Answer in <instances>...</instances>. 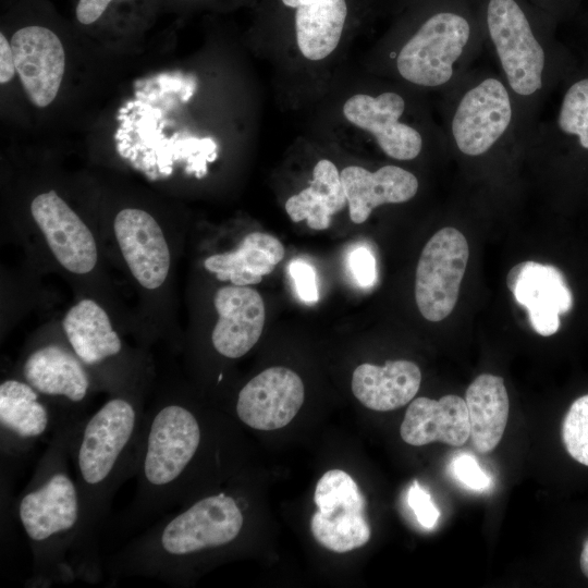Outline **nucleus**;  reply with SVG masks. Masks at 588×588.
<instances>
[{
    "label": "nucleus",
    "instance_id": "f257e3e1",
    "mask_svg": "<svg viewBox=\"0 0 588 588\" xmlns=\"http://www.w3.org/2000/svg\"><path fill=\"white\" fill-rule=\"evenodd\" d=\"M76 424L59 425L51 433L16 500V516L32 552L28 587L76 579L95 584L102 577L98 547L88 537L83 500L70 471L69 443Z\"/></svg>",
    "mask_w": 588,
    "mask_h": 588
},
{
    "label": "nucleus",
    "instance_id": "f03ea898",
    "mask_svg": "<svg viewBox=\"0 0 588 588\" xmlns=\"http://www.w3.org/2000/svg\"><path fill=\"white\" fill-rule=\"evenodd\" d=\"M488 50L514 95L526 137L579 57L529 0H479Z\"/></svg>",
    "mask_w": 588,
    "mask_h": 588
},
{
    "label": "nucleus",
    "instance_id": "7ed1b4c3",
    "mask_svg": "<svg viewBox=\"0 0 588 588\" xmlns=\"http://www.w3.org/2000/svg\"><path fill=\"white\" fill-rule=\"evenodd\" d=\"M485 50L479 0H431L380 49L378 70L420 94L441 96Z\"/></svg>",
    "mask_w": 588,
    "mask_h": 588
},
{
    "label": "nucleus",
    "instance_id": "20e7f679",
    "mask_svg": "<svg viewBox=\"0 0 588 588\" xmlns=\"http://www.w3.org/2000/svg\"><path fill=\"white\" fill-rule=\"evenodd\" d=\"M206 427L193 406L171 396L146 412L136 490L121 522L124 528L144 526L174 505L192 502Z\"/></svg>",
    "mask_w": 588,
    "mask_h": 588
},
{
    "label": "nucleus",
    "instance_id": "39448f33",
    "mask_svg": "<svg viewBox=\"0 0 588 588\" xmlns=\"http://www.w3.org/2000/svg\"><path fill=\"white\" fill-rule=\"evenodd\" d=\"M145 414L139 397L117 394L72 430L70 461L83 500L87 534L96 547L115 492L137 473Z\"/></svg>",
    "mask_w": 588,
    "mask_h": 588
},
{
    "label": "nucleus",
    "instance_id": "423d86ee",
    "mask_svg": "<svg viewBox=\"0 0 588 588\" xmlns=\"http://www.w3.org/2000/svg\"><path fill=\"white\" fill-rule=\"evenodd\" d=\"M441 98V127L458 158L487 166L524 155L517 102L497 71L473 68Z\"/></svg>",
    "mask_w": 588,
    "mask_h": 588
},
{
    "label": "nucleus",
    "instance_id": "0eeeda50",
    "mask_svg": "<svg viewBox=\"0 0 588 588\" xmlns=\"http://www.w3.org/2000/svg\"><path fill=\"white\" fill-rule=\"evenodd\" d=\"M421 95L400 83L382 85L347 98L342 112L387 157L413 161L428 149L448 147L442 127L432 120Z\"/></svg>",
    "mask_w": 588,
    "mask_h": 588
},
{
    "label": "nucleus",
    "instance_id": "6e6552de",
    "mask_svg": "<svg viewBox=\"0 0 588 588\" xmlns=\"http://www.w3.org/2000/svg\"><path fill=\"white\" fill-rule=\"evenodd\" d=\"M558 91L559 100L551 115L538 119L530 128L524 155L546 164L585 163L588 160V59L579 57Z\"/></svg>",
    "mask_w": 588,
    "mask_h": 588
},
{
    "label": "nucleus",
    "instance_id": "1a4fd4ad",
    "mask_svg": "<svg viewBox=\"0 0 588 588\" xmlns=\"http://www.w3.org/2000/svg\"><path fill=\"white\" fill-rule=\"evenodd\" d=\"M22 379L45 397L59 424H76L85 416L94 378L73 350L59 343L33 348L21 367Z\"/></svg>",
    "mask_w": 588,
    "mask_h": 588
},
{
    "label": "nucleus",
    "instance_id": "9d476101",
    "mask_svg": "<svg viewBox=\"0 0 588 588\" xmlns=\"http://www.w3.org/2000/svg\"><path fill=\"white\" fill-rule=\"evenodd\" d=\"M314 501L318 510L311 516L310 530L320 546L345 553L369 541L365 497L347 473L326 471L316 485Z\"/></svg>",
    "mask_w": 588,
    "mask_h": 588
},
{
    "label": "nucleus",
    "instance_id": "9b49d317",
    "mask_svg": "<svg viewBox=\"0 0 588 588\" xmlns=\"http://www.w3.org/2000/svg\"><path fill=\"white\" fill-rule=\"evenodd\" d=\"M468 257L467 241L455 228L440 229L426 243L415 278V299L425 319L437 322L452 313Z\"/></svg>",
    "mask_w": 588,
    "mask_h": 588
},
{
    "label": "nucleus",
    "instance_id": "f8f14e48",
    "mask_svg": "<svg viewBox=\"0 0 588 588\" xmlns=\"http://www.w3.org/2000/svg\"><path fill=\"white\" fill-rule=\"evenodd\" d=\"M59 425L50 403L24 379L9 378L1 382V465L21 460Z\"/></svg>",
    "mask_w": 588,
    "mask_h": 588
},
{
    "label": "nucleus",
    "instance_id": "ddd939ff",
    "mask_svg": "<svg viewBox=\"0 0 588 588\" xmlns=\"http://www.w3.org/2000/svg\"><path fill=\"white\" fill-rule=\"evenodd\" d=\"M14 65L33 105L49 106L57 97L65 70V53L59 36L49 27L29 24L11 37Z\"/></svg>",
    "mask_w": 588,
    "mask_h": 588
},
{
    "label": "nucleus",
    "instance_id": "4468645a",
    "mask_svg": "<svg viewBox=\"0 0 588 588\" xmlns=\"http://www.w3.org/2000/svg\"><path fill=\"white\" fill-rule=\"evenodd\" d=\"M304 396V383L295 371L270 367L238 391L235 412L237 418L253 429L275 430L292 421Z\"/></svg>",
    "mask_w": 588,
    "mask_h": 588
},
{
    "label": "nucleus",
    "instance_id": "2eb2a0df",
    "mask_svg": "<svg viewBox=\"0 0 588 588\" xmlns=\"http://www.w3.org/2000/svg\"><path fill=\"white\" fill-rule=\"evenodd\" d=\"M30 212L59 264L72 273L86 274L96 266L95 238L77 213L49 191L36 196Z\"/></svg>",
    "mask_w": 588,
    "mask_h": 588
},
{
    "label": "nucleus",
    "instance_id": "dca6fc26",
    "mask_svg": "<svg viewBox=\"0 0 588 588\" xmlns=\"http://www.w3.org/2000/svg\"><path fill=\"white\" fill-rule=\"evenodd\" d=\"M506 285L517 303L527 308L531 327L543 336L559 330V316L573 306L563 274L550 265L522 261L509 271Z\"/></svg>",
    "mask_w": 588,
    "mask_h": 588
},
{
    "label": "nucleus",
    "instance_id": "f3484780",
    "mask_svg": "<svg viewBox=\"0 0 588 588\" xmlns=\"http://www.w3.org/2000/svg\"><path fill=\"white\" fill-rule=\"evenodd\" d=\"M113 228L136 281L148 290L160 287L169 273L170 250L156 219L145 210L125 208L115 216Z\"/></svg>",
    "mask_w": 588,
    "mask_h": 588
},
{
    "label": "nucleus",
    "instance_id": "a211bd4d",
    "mask_svg": "<svg viewBox=\"0 0 588 588\" xmlns=\"http://www.w3.org/2000/svg\"><path fill=\"white\" fill-rule=\"evenodd\" d=\"M219 318L211 343L215 351L230 359L248 353L258 342L265 326V303L256 290L243 285L220 287L213 297Z\"/></svg>",
    "mask_w": 588,
    "mask_h": 588
},
{
    "label": "nucleus",
    "instance_id": "6ab92c4d",
    "mask_svg": "<svg viewBox=\"0 0 588 588\" xmlns=\"http://www.w3.org/2000/svg\"><path fill=\"white\" fill-rule=\"evenodd\" d=\"M350 218L364 223L382 205H399L412 200L419 191L417 176L405 168L385 164L375 171L348 166L341 171Z\"/></svg>",
    "mask_w": 588,
    "mask_h": 588
},
{
    "label": "nucleus",
    "instance_id": "aec40b11",
    "mask_svg": "<svg viewBox=\"0 0 588 588\" xmlns=\"http://www.w3.org/2000/svg\"><path fill=\"white\" fill-rule=\"evenodd\" d=\"M400 434L404 442L416 446L433 441L464 444L470 436L465 400L452 394L440 400L415 399L406 409Z\"/></svg>",
    "mask_w": 588,
    "mask_h": 588
},
{
    "label": "nucleus",
    "instance_id": "412c9836",
    "mask_svg": "<svg viewBox=\"0 0 588 588\" xmlns=\"http://www.w3.org/2000/svg\"><path fill=\"white\" fill-rule=\"evenodd\" d=\"M421 372L409 360H389L384 366L362 364L352 376V392L367 408L393 411L406 405L419 390Z\"/></svg>",
    "mask_w": 588,
    "mask_h": 588
},
{
    "label": "nucleus",
    "instance_id": "4be33fe9",
    "mask_svg": "<svg viewBox=\"0 0 588 588\" xmlns=\"http://www.w3.org/2000/svg\"><path fill=\"white\" fill-rule=\"evenodd\" d=\"M62 327L69 345L87 369H100L122 354V341L109 316L93 299H83L71 307Z\"/></svg>",
    "mask_w": 588,
    "mask_h": 588
},
{
    "label": "nucleus",
    "instance_id": "5701e85b",
    "mask_svg": "<svg viewBox=\"0 0 588 588\" xmlns=\"http://www.w3.org/2000/svg\"><path fill=\"white\" fill-rule=\"evenodd\" d=\"M295 9L294 24L299 53L308 61H321L338 48L345 26V0H282Z\"/></svg>",
    "mask_w": 588,
    "mask_h": 588
},
{
    "label": "nucleus",
    "instance_id": "b1692460",
    "mask_svg": "<svg viewBox=\"0 0 588 588\" xmlns=\"http://www.w3.org/2000/svg\"><path fill=\"white\" fill-rule=\"evenodd\" d=\"M284 257L282 243L265 232H252L243 237L237 248L207 257L204 266L220 281L234 285H253L271 273Z\"/></svg>",
    "mask_w": 588,
    "mask_h": 588
},
{
    "label": "nucleus",
    "instance_id": "393cba45",
    "mask_svg": "<svg viewBox=\"0 0 588 588\" xmlns=\"http://www.w3.org/2000/svg\"><path fill=\"white\" fill-rule=\"evenodd\" d=\"M470 438L480 453L492 451L500 442L509 417V395L501 377L478 376L466 391Z\"/></svg>",
    "mask_w": 588,
    "mask_h": 588
},
{
    "label": "nucleus",
    "instance_id": "a878e982",
    "mask_svg": "<svg viewBox=\"0 0 588 588\" xmlns=\"http://www.w3.org/2000/svg\"><path fill=\"white\" fill-rule=\"evenodd\" d=\"M346 205L341 172L331 160L321 159L313 169L309 185L287 198L284 208L293 222L306 220L310 229L321 231Z\"/></svg>",
    "mask_w": 588,
    "mask_h": 588
},
{
    "label": "nucleus",
    "instance_id": "bb28decb",
    "mask_svg": "<svg viewBox=\"0 0 588 588\" xmlns=\"http://www.w3.org/2000/svg\"><path fill=\"white\" fill-rule=\"evenodd\" d=\"M562 440L568 454L588 466V394L575 400L562 425Z\"/></svg>",
    "mask_w": 588,
    "mask_h": 588
},
{
    "label": "nucleus",
    "instance_id": "cd10ccee",
    "mask_svg": "<svg viewBox=\"0 0 588 588\" xmlns=\"http://www.w3.org/2000/svg\"><path fill=\"white\" fill-rule=\"evenodd\" d=\"M450 467L453 476L473 490L482 491L490 485L489 476L480 468L476 458L469 454L455 456Z\"/></svg>",
    "mask_w": 588,
    "mask_h": 588
},
{
    "label": "nucleus",
    "instance_id": "c85d7f7f",
    "mask_svg": "<svg viewBox=\"0 0 588 588\" xmlns=\"http://www.w3.org/2000/svg\"><path fill=\"white\" fill-rule=\"evenodd\" d=\"M407 503L422 527L431 529L436 526L440 512L429 492L420 487L417 480L408 489Z\"/></svg>",
    "mask_w": 588,
    "mask_h": 588
},
{
    "label": "nucleus",
    "instance_id": "c756f323",
    "mask_svg": "<svg viewBox=\"0 0 588 588\" xmlns=\"http://www.w3.org/2000/svg\"><path fill=\"white\" fill-rule=\"evenodd\" d=\"M291 278L301 301L306 304L318 302V287L314 268L306 261L296 259L289 266Z\"/></svg>",
    "mask_w": 588,
    "mask_h": 588
},
{
    "label": "nucleus",
    "instance_id": "7c9ffc66",
    "mask_svg": "<svg viewBox=\"0 0 588 588\" xmlns=\"http://www.w3.org/2000/svg\"><path fill=\"white\" fill-rule=\"evenodd\" d=\"M348 266L356 282L362 286H370L376 279V260L372 253L364 247L351 252Z\"/></svg>",
    "mask_w": 588,
    "mask_h": 588
},
{
    "label": "nucleus",
    "instance_id": "2f4dec72",
    "mask_svg": "<svg viewBox=\"0 0 588 588\" xmlns=\"http://www.w3.org/2000/svg\"><path fill=\"white\" fill-rule=\"evenodd\" d=\"M112 0H77L75 19L83 26L99 22Z\"/></svg>",
    "mask_w": 588,
    "mask_h": 588
},
{
    "label": "nucleus",
    "instance_id": "473e14b6",
    "mask_svg": "<svg viewBox=\"0 0 588 588\" xmlns=\"http://www.w3.org/2000/svg\"><path fill=\"white\" fill-rule=\"evenodd\" d=\"M15 65L11 42L0 33V83H9L15 74Z\"/></svg>",
    "mask_w": 588,
    "mask_h": 588
},
{
    "label": "nucleus",
    "instance_id": "72a5a7b5",
    "mask_svg": "<svg viewBox=\"0 0 588 588\" xmlns=\"http://www.w3.org/2000/svg\"><path fill=\"white\" fill-rule=\"evenodd\" d=\"M538 10L555 24L567 13L571 0H529Z\"/></svg>",
    "mask_w": 588,
    "mask_h": 588
},
{
    "label": "nucleus",
    "instance_id": "f704fd0d",
    "mask_svg": "<svg viewBox=\"0 0 588 588\" xmlns=\"http://www.w3.org/2000/svg\"><path fill=\"white\" fill-rule=\"evenodd\" d=\"M580 568L586 577H588V539L585 541L580 554Z\"/></svg>",
    "mask_w": 588,
    "mask_h": 588
},
{
    "label": "nucleus",
    "instance_id": "c9c22d12",
    "mask_svg": "<svg viewBox=\"0 0 588 588\" xmlns=\"http://www.w3.org/2000/svg\"><path fill=\"white\" fill-rule=\"evenodd\" d=\"M578 49V56L588 59V30L580 39V47Z\"/></svg>",
    "mask_w": 588,
    "mask_h": 588
}]
</instances>
